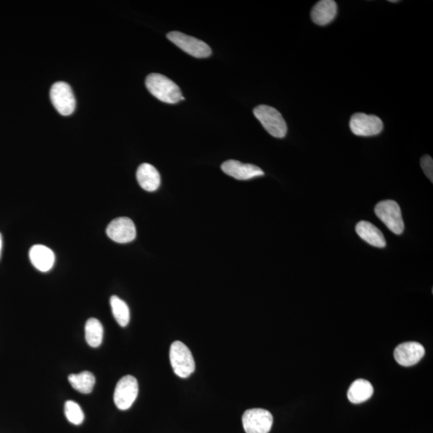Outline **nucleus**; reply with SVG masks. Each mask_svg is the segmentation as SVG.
Returning <instances> with one entry per match:
<instances>
[{
	"label": "nucleus",
	"mask_w": 433,
	"mask_h": 433,
	"mask_svg": "<svg viewBox=\"0 0 433 433\" xmlns=\"http://www.w3.org/2000/svg\"><path fill=\"white\" fill-rule=\"evenodd\" d=\"M145 84L149 93L162 102L176 104L185 100L178 84L159 73H151L146 78Z\"/></svg>",
	"instance_id": "obj_1"
},
{
	"label": "nucleus",
	"mask_w": 433,
	"mask_h": 433,
	"mask_svg": "<svg viewBox=\"0 0 433 433\" xmlns=\"http://www.w3.org/2000/svg\"><path fill=\"white\" fill-rule=\"evenodd\" d=\"M425 354V347L420 342H406L396 347L394 357L401 366L411 367L419 363Z\"/></svg>",
	"instance_id": "obj_11"
},
{
	"label": "nucleus",
	"mask_w": 433,
	"mask_h": 433,
	"mask_svg": "<svg viewBox=\"0 0 433 433\" xmlns=\"http://www.w3.org/2000/svg\"><path fill=\"white\" fill-rule=\"evenodd\" d=\"M254 114L262 126L274 138H284L288 133V126L282 114L272 106L258 105Z\"/></svg>",
	"instance_id": "obj_2"
},
{
	"label": "nucleus",
	"mask_w": 433,
	"mask_h": 433,
	"mask_svg": "<svg viewBox=\"0 0 433 433\" xmlns=\"http://www.w3.org/2000/svg\"><path fill=\"white\" fill-rule=\"evenodd\" d=\"M29 258L34 267L41 272H48L55 264L54 252L46 246H33L29 251Z\"/></svg>",
	"instance_id": "obj_13"
},
{
	"label": "nucleus",
	"mask_w": 433,
	"mask_h": 433,
	"mask_svg": "<svg viewBox=\"0 0 433 433\" xmlns=\"http://www.w3.org/2000/svg\"><path fill=\"white\" fill-rule=\"evenodd\" d=\"M50 98L54 108L62 116H69L75 111L76 99L69 84L65 82L54 84L51 88Z\"/></svg>",
	"instance_id": "obj_6"
},
{
	"label": "nucleus",
	"mask_w": 433,
	"mask_h": 433,
	"mask_svg": "<svg viewBox=\"0 0 433 433\" xmlns=\"http://www.w3.org/2000/svg\"><path fill=\"white\" fill-rule=\"evenodd\" d=\"M167 38L185 53L194 58H206L212 53L211 47L206 43L184 33L172 32L167 34Z\"/></svg>",
	"instance_id": "obj_5"
},
{
	"label": "nucleus",
	"mask_w": 433,
	"mask_h": 433,
	"mask_svg": "<svg viewBox=\"0 0 433 433\" xmlns=\"http://www.w3.org/2000/svg\"><path fill=\"white\" fill-rule=\"evenodd\" d=\"M65 413L69 422L79 425L83 423L84 414L79 404L72 401H67L65 406Z\"/></svg>",
	"instance_id": "obj_21"
},
{
	"label": "nucleus",
	"mask_w": 433,
	"mask_h": 433,
	"mask_svg": "<svg viewBox=\"0 0 433 433\" xmlns=\"http://www.w3.org/2000/svg\"><path fill=\"white\" fill-rule=\"evenodd\" d=\"M69 381L73 389L83 394L91 393L95 383L94 375L88 371L79 374H71L69 376Z\"/></svg>",
	"instance_id": "obj_18"
},
{
	"label": "nucleus",
	"mask_w": 433,
	"mask_h": 433,
	"mask_svg": "<svg viewBox=\"0 0 433 433\" xmlns=\"http://www.w3.org/2000/svg\"><path fill=\"white\" fill-rule=\"evenodd\" d=\"M357 234L368 244L379 248H384L386 240L383 233L374 226L373 224L366 222H359L356 227Z\"/></svg>",
	"instance_id": "obj_16"
},
{
	"label": "nucleus",
	"mask_w": 433,
	"mask_h": 433,
	"mask_svg": "<svg viewBox=\"0 0 433 433\" xmlns=\"http://www.w3.org/2000/svg\"><path fill=\"white\" fill-rule=\"evenodd\" d=\"M375 213L380 220L389 228L392 233L400 235L404 229V223L400 206L392 200L379 202L375 207Z\"/></svg>",
	"instance_id": "obj_4"
},
{
	"label": "nucleus",
	"mask_w": 433,
	"mask_h": 433,
	"mask_svg": "<svg viewBox=\"0 0 433 433\" xmlns=\"http://www.w3.org/2000/svg\"><path fill=\"white\" fill-rule=\"evenodd\" d=\"M110 305L112 314L121 327H126L131 320V312L125 301L116 295L112 296Z\"/></svg>",
	"instance_id": "obj_20"
},
{
	"label": "nucleus",
	"mask_w": 433,
	"mask_h": 433,
	"mask_svg": "<svg viewBox=\"0 0 433 433\" xmlns=\"http://www.w3.org/2000/svg\"><path fill=\"white\" fill-rule=\"evenodd\" d=\"M170 359L174 373L179 378H187L194 372L195 362L189 347L181 341L171 346Z\"/></svg>",
	"instance_id": "obj_3"
},
{
	"label": "nucleus",
	"mask_w": 433,
	"mask_h": 433,
	"mask_svg": "<svg viewBox=\"0 0 433 433\" xmlns=\"http://www.w3.org/2000/svg\"><path fill=\"white\" fill-rule=\"evenodd\" d=\"M336 14V3L333 0H322L314 5L311 15L314 24L324 26L333 21Z\"/></svg>",
	"instance_id": "obj_15"
},
{
	"label": "nucleus",
	"mask_w": 433,
	"mask_h": 433,
	"mask_svg": "<svg viewBox=\"0 0 433 433\" xmlns=\"http://www.w3.org/2000/svg\"><path fill=\"white\" fill-rule=\"evenodd\" d=\"M241 420L246 433H269L272 428L273 415L266 409L252 408L246 410Z\"/></svg>",
	"instance_id": "obj_7"
},
{
	"label": "nucleus",
	"mask_w": 433,
	"mask_h": 433,
	"mask_svg": "<svg viewBox=\"0 0 433 433\" xmlns=\"http://www.w3.org/2000/svg\"><path fill=\"white\" fill-rule=\"evenodd\" d=\"M420 166L425 175L433 182V161L430 156L426 155L421 159Z\"/></svg>",
	"instance_id": "obj_22"
},
{
	"label": "nucleus",
	"mask_w": 433,
	"mask_h": 433,
	"mask_svg": "<svg viewBox=\"0 0 433 433\" xmlns=\"http://www.w3.org/2000/svg\"><path fill=\"white\" fill-rule=\"evenodd\" d=\"M137 179L140 187L149 192H154L160 187V173L154 166L148 163H144L138 167Z\"/></svg>",
	"instance_id": "obj_14"
},
{
	"label": "nucleus",
	"mask_w": 433,
	"mask_h": 433,
	"mask_svg": "<svg viewBox=\"0 0 433 433\" xmlns=\"http://www.w3.org/2000/svg\"><path fill=\"white\" fill-rule=\"evenodd\" d=\"M384 124L380 118L375 115H368L358 112L354 114L350 121L352 132L359 137H372L383 131Z\"/></svg>",
	"instance_id": "obj_9"
},
{
	"label": "nucleus",
	"mask_w": 433,
	"mask_h": 433,
	"mask_svg": "<svg viewBox=\"0 0 433 433\" xmlns=\"http://www.w3.org/2000/svg\"><path fill=\"white\" fill-rule=\"evenodd\" d=\"M104 328L98 319H89L86 325V340L89 346L98 347L103 340Z\"/></svg>",
	"instance_id": "obj_19"
},
{
	"label": "nucleus",
	"mask_w": 433,
	"mask_h": 433,
	"mask_svg": "<svg viewBox=\"0 0 433 433\" xmlns=\"http://www.w3.org/2000/svg\"><path fill=\"white\" fill-rule=\"evenodd\" d=\"M107 235L118 244H128L136 239V227L131 218L121 217L112 221L106 229Z\"/></svg>",
	"instance_id": "obj_10"
},
{
	"label": "nucleus",
	"mask_w": 433,
	"mask_h": 433,
	"mask_svg": "<svg viewBox=\"0 0 433 433\" xmlns=\"http://www.w3.org/2000/svg\"><path fill=\"white\" fill-rule=\"evenodd\" d=\"M374 389L368 380L358 379L353 382L347 392V398L353 404H361L373 397Z\"/></svg>",
	"instance_id": "obj_17"
},
{
	"label": "nucleus",
	"mask_w": 433,
	"mask_h": 433,
	"mask_svg": "<svg viewBox=\"0 0 433 433\" xmlns=\"http://www.w3.org/2000/svg\"><path fill=\"white\" fill-rule=\"evenodd\" d=\"M2 246H3V239H2L1 234H0V256H1Z\"/></svg>",
	"instance_id": "obj_23"
},
{
	"label": "nucleus",
	"mask_w": 433,
	"mask_h": 433,
	"mask_svg": "<svg viewBox=\"0 0 433 433\" xmlns=\"http://www.w3.org/2000/svg\"><path fill=\"white\" fill-rule=\"evenodd\" d=\"M139 387L136 378L132 375L124 376L116 386L114 400L116 406L120 410H128L138 395Z\"/></svg>",
	"instance_id": "obj_8"
},
{
	"label": "nucleus",
	"mask_w": 433,
	"mask_h": 433,
	"mask_svg": "<svg viewBox=\"0 0 433 433\" xmlns=\"http://www.w3.org/2000/svg\"><path fill=\"white\" fill-rule=\"evenodd\" d=\"M221 168L227 175L237 180H249L264 175V172L260 167L252 164H244L235 160L225 161Z\"/></svg>",
	"instance_id": "obj_12"
}]
</instances>
